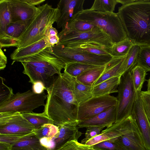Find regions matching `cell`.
I'll return each instance as SVG.
<instances>
[{"label":"cell","mask_w":150,"mask_h":150,"mask_svg":"<svg viewBox=\"0 0 150 150\" xmlns=\"http://www.w3.org/2000/svg\"><path fill=\"white\" fill-rule=\"evenodd\" d=\"M117 13L134 44L150 46V0H134L119 7Z\"/></svg>","instance_id":"2"},{"label":"cell","mask_w":150,"mask_h":150,"mask_svg":"<svg viewBox=\"0 0 150 150\" xmlns=\"http://www.w3.org/2000/svg\"><path fill=\"white\" fill-rule=\"evenodd\" d=\"M27 26L21 22L11 23L9 25L3 32L0 33V48L17 47L18 39Z\"/></svg>","instance_id":"18"},{"label":"cell","mask_w":150,"mask_h":150,"mask_svg":"<svg viewBox=\"0 0 150 150\" xmlns=\"http://www.w3.org/2000/svg\"><path fill=\"white\" fill-rule=\"evenodd\" d=\"M65 73L73 93L79 105L93 96L92 86L86 85L77 80L76 77Z\"/></svg>","instance_id":"22"},{"label":"cell","mask_w":150,"mask_h":150,"mask_svg":"<svg viewBox=\"0 0 150 150\" xmlns=\"http://www.w3.org/2000/svg\"><path fill=\"white\" fill-rule=\"evenodd\" d=\"M47 98V95L44 92L38 94L29 90L23 93L18 92L8 100L0 104V113L33 112L35 108L42 106H45V100Z\"/></svg>","instance_id":"5"},{"label":"cell","mask_w":150,"mask_h":150,"mask_svg":"<svg viewBox=\"0 0 150 150\" xmlns=\"http://www.w3.org/2000/svg\"><path fill=\"white\" fill-rule=\"evenodd\" d=\"M59 131L54 137L50 139L43 138L40 139L41 144L47 150H57L68 142L78 141L82 133L77 126L66 124L58 126Z\"/></svg>","instance_id":"11"},{"label":"cell","mask_w":150,"mask_h":150,"mask_svg":"<svg viewBox=\"0 0 150 150\" xmlns=\"http://www.w3.org/2000/svg\"><path fill=\"white\" fill-rule=\"evenodd\" d=\"M137 65L144 68L147 72L150 71V46L140 47Z\"/></svg>","instance_id":"36"},{"label":"cell","mask_w":150,"mask_h":150,"mask_svg":"<svg viewBox=\"0 0 150 150\" xmlns=\"http://www.w3.org/2000/svg\"><path fill=\"white\" fill-rule=\"evenodd\" d=\"M75 18L91 23L101 29L109 37L113 44L127 38L117 13H103L87 9L79 13Z\"/></svg>","instance_id":"4"},{"label":"cell","mask_w":150,"mask_h":150,"mask_svg":"<svg viewBox=\"0 0 150 150\" xmlns=\"http://www.w3.org/2000/svg\"><path fill=\"white\" fill-rule=\"evenodd\" d=\"M134 125V121L131 115L102 130L99 134L88 141L85 144L92 146L100 142L117 138L132 131Z\"/></svg>","instance_id":"14"},{"label":"cell","mask_w":150,"mask_h":150,"mask_svg":"<svg viewBox=\"0 0 150 150\" xmlns=\"http://www.w3.org/2000/svg\"><path fill=\"white\" fill-rule=\"evenodd\" d=\"M117 0H95L90 10L103 13L114 12Z\"/></svg>","instance_id":"34"},{"label":"cell","mask_w":150,"mask_h":150,"mask_svg":"<svg viewBox=\"0 0 150 150\" xmlns=\"http://www.w3.org/2000/svg\"><path fill=\"white\" fill-rule=\"evenodd\" d=\"M4 80L0 76V104L8 100L14 94L12 88L4 83Z\"/></svg>","instance_id":"39"},{"label":"cell","mask_w":150,"mask_h":150,"mask_svg":"<svg viewBox=\"0 0 150 150\" xmlns=\"http://www.w3.org/2000/svg\"><path fill=\"white\" fill-rule=\"evenodd\" d=\"M47 95L44 112L57 126L66 124L77 126L76 109L79 106L65 73L56 76L46 90Z\"/></svg>","instance_id":"1"},{"label":"cell","mask_w":150,"mask_h":150,"mask_svg":"<svg viewBox=\"0 0 150 150\" xmlns=\"http://www.w3.org/2000/svg\"><path fill=\"white\" fill-rule=\"evenodd\" d=\"M58 35L59 38L58 44L64 46L72 44L89 43L110 48L113 45L108 35L98 28L85 32L62 30Z\"/></svg>","instance_id":"8"},{"label":"cell","mask_w":150,"mask_h":150,"mask_svg":"<svg viewBox=\"0 0 150 150\" xmlns=\"http://www.w3.org/2000/svg\"><path fill=\"white\" fill-rule=\"evenodd\" d=\"M23 116L37 129L46 124H53V120L44 112L37 113L34 112L21 113Z\"/></svg>","instance_id":"28"},{"label":"cell","mask_w":150,"mask_h":150,"mask_svg":"<svg viewBox=\"0 0 150 150\" xmlns=\"http://www.w3.org/2000/svg\"><path fill=\"white\" fill-rule=\"evenodd\" d=\"M38 10L19 38L16 49L19 50L41 40L48 28L58 19L59 11L48 4L38 7Z\"/></svg>","instance_id":"3"},{"label":"cell","mask_w":150,"mask_h":150,"mask_svg":"<svg viewBox=\"0 0 150 150\" xmlns=\"http://www.w3.org/2000/svg\"><path fill=\"white\" fill-rule=\"evenodd\" d=\"M52 47L45 37L41 40L19 50L16 49L10 55L11 59L18 62L22 59L32 56L48 47Z\"/></svg>","instance_id":"21"},{"label":"cell","mask_w":150,"mask_h":150,"mask_svg":"<svg viewBox=\"0 0 150 150\" xmlns=\"http://www.w3.org/2000/svg\"><path fill=\"white\" fill-rule=\"evenodd\" d=\"M104 128L97 126H91L86 128L85 137L81 140V143L85 144L88 141L99 134Z\"/></svg>","instance_id":"41"},{"label":"cell","mask_w":150,"mask_h":150,"mask_svg":"<svg viewBox=\"0 0 150 150\" xmlns=\"http://www.w3.org/2000/svg\"><path fill=\"white\" fill-rule=\"evenodd\" d=\"M12 23L11 14L7 0H0V33Z\"/></svg>","instance_id":"32"},{"label":"cell","mask_w":150,"mask_h":150,"mask_svg":"<svg viewBox=\"0 0 150 150\" xmlns=\"http://www.w3.org/2000/svg\"><path fill=\"white\" fill-rule=\"evenodd\" d=\"M106 65L88 70L76 78L83 84L92 87L93 83L104 72Z\"/></svg>","instance_id":"27"},{"label":"cell","mask_w":150,"mask_h":150,"mask_svg":"<svg viewBox=\"0 0 150 150\" xmlns=\"http://www.w3.org/2000/svg\"><path fill=\"white\" fill-rule=\"evenodd\" d=\"M126 56L113 57L111 60L106 65L104 72L93 83L92 87L110 78L114 77H120L124 73L121 66Z\"/></svg>","instance_id":"24"},{"label":"cell","mask_w":150,"mask_h":150,"mask_svg":"<svg viewBox=\"0 0 150 150\" xmlns=\"http://www.w3.org/2000/svg\"><path fill=\"white\" fill-rule=\"evenodd\" d=\"M64 46L69 47L77 51H83L97 55H111L110 48L91 43L72 44Z\"/></svg>","instance_id":"26"},{"label":"cell","mask_w":150,"mask_h":150,"mask_svg":"<svg viewBox=\"0 0 150 150\" xmlns=\"http://www.w3.org/2000/svg\"><path fill=\"white\" fill-rule=\"evenodd\" d=\"M147 91H150V77L149 78V79L147 80Z\"/></svg>","instance_id":"51"},{"label":"cell","mask_w":150,"mask_h":150,"mask_svg":"<svg viewBox=\"0 0 150 150\" xmlns=\"http://www.w3.org/2000/svg\"><path fill=\"white\" fill-rule=\"evenodd\" d=\"M140 47L138 45H134L126 57L125 59L126 65L125 72L131 71L137 65L138 55Z\"/></svg>","instance_id":"37"},{"label":"cell","mask_w":150,"mask_h":150,"mask_svg":"<svg viewBox=\"0 0 150 150\" xmlns=\"http://www.w3.org/2000/svg\"><path fill=\"white\" fill-rule=\"evenodd\" d=\"M22 136H23L13 135H0V142L6 143L11 145Z\"/></svg>","instance_id":"43"},{"label":"cell","mask_w":150,"mask_h":150,"mask_svg":"<svg viewBox=\"0 0 150 150\" xmlns=\"http://www.w3.org/2000/svg\"><path fill=\"white\" fill-rule=\"evenodd\" d=\"M10 150H47L33 132L21 137L11 144Z\"/></svg>","instance_id":"23"},{"label":"cell","mask_w":150,"mask_h":150,"mask_svg":"<svg viewBox=\"0 0 150 150\" xmlns=\"http://www.w3.org/2000/svg\"><path fill=\"white\" fill-rule=\"evenodd\" d=\"M84 0H61L57 7L59 14L56 23L58 28H64L70 21L82 11Z\"/></svg>","instance_id":"16"},{"label":"cell","mask_w":150,"mask_h":150,"mask_svg":"<svg viewBox=\"0 0 150 150\" xmlns=\"http://www.w3.org/2000/svg\"><path fill=\"white\" fill-rule=\"evenodd\" d=\"M131 72L136 92L141 91L144 83L146 80L147 71L142 67L137 65Z\"/></svg>","instance_id":"33"},{"label":"cell","mask_w":150,"mask_h":150,"mask_svg":"<svg viewBox=\"0 0 150 150\" xmlns=\"http://www.w3.org/2000/svg\"><path fill=\"white\" fill-rule=\"evenodd\" d=\"M88 150H95V149H92V147L90 149Z\"/></svg>","instance_id":"52"},{"label":"cell","mask_w":150,"mask_h":150,"mask_svg":"<svg viewBox=\"0 0 150 150\" xmlns=\"http://www.w3.org/2000/svg\"><path fill=\"white\" fill-rule=\"evenodd\" d=\"M134 0H117L118 3H120L122 5L127 4L133 1Z\"/></svg>","instance_id":"50"},{"label":"cell","mask_w":150,"mask_h":150,"mask_svg":"<svg viewBox=\"0 0 150 150\" xmlns=\"http://www.w3.org/2000/svg\"><path fill=\"white\" fill-rule=\"evenodd\" d=\"M99 66H100L74 62L65 64L64 72L76 77L88 70Z\"/></svg>","instance_id":"31"},{"label":"cell","mask_w":150,"mask_h":150,"mask_svg":"<svg viewBox=\"0 0 150 150\" xmlns=\"http://www.w3.org/2000/svg\"><path fill=\"white\" fill-rule=\"evenodd\" d=\"M54 55L64 63L77 62L98 66L106 65L112 59L111 55H99L57 44L52 47Z\"/></svg>","instance_id":"7"},{"label":"cell","mask_w":150,"mask_h":150,"mask_svg":"<svg viewBox=\"0 0 150 150\" xmlns=\"http://www.w3.org/2000/svg\"><path fill=\"white\" fill-rule=\"evenodd\" d=\"M134 45L128 38L116 44H114L110 48V54L113 57H123L129 53Z\"/></svg>","instance_id":"30"},{"label":"cell","mask_w":150,"mask_h":150,"mask_svg":"<svg viewBox=\"0 0 150 150\" xmlns=\"http://www.w3.org/2000/svg\"><path fill=\"white\" fill-rule=\"evenodd\" d=\"M32 65L44 68L56 72L57 75L61 74L65 64L57 57L52 51V47H48L39 53L31 57L20 60Z\"/></svg>","instance_id":"13"},{"label":"cell","mask_w":150,"mask_h":150,"mask_svg":"<svg viewBox=\"0 0 150 150\" xmlns=\"http://www.w3.org/2000/svg\"><path fill=\"white\" fill-rule=\"evenodd\" d=\"M117 98L109 95L93 96L80 104L76 113L79 122L93 117L111 107L117 106Z\"/></svg>","instance_id":"9"},{"label":"cell","mask_w":150,"mask_h":150,"mask_svg":"<svg viewBox=\"0 0 150 150\" xmlns=\"http://www.w3.org/2000/svg\"><path fill=\"white\" fill-rule=\"evenodd\" d=\"M7 58L1 48H0V70L4 69L7 63Z\"/></svg>","instance_id":"45"},{"label":"cell","mask_w":150,"mask_h":150,"mask_svg":"<svg viewBox=\"0 0 150 150\" xmlns=\"http://www.w3.org/2000/svg\"><path fill=\"white\" fill-rule=\"evenodd\" d=\"M46 90L47 89L44 85L41 82H37L33 84V91L36 94L42 93L44 92L45 90Z\"/></svg>","instance_id":"44"},{"label":"cell","mask_w":150,"mask_h":150,"mask_svg":"<svg viewBox=\"0 0 150 150\" xmlns=\"http://www.w3.org/2000/svg\"><path fill=\"white\" fill-rule=\"evenodd\" d=\"M98 28L91 23L75 18L69 21L62 29V30L85 32L91 30Z\"/></svg>","instance_id":"29"},{"label":"cell","mask_w":150,"mask_h":150,"mask_svg":"<svg viewBox=\"0 0 150 150\" xmlns=\"http://www.w3.org/2000/svg\"><path fill=\"white\" fill-rule=\"evenodd\" d=\"M57 35H58L57 30L52 25H51L47 29L45 37H47Z\"/></svg>","instance_id":"47"},{"label":"cell","mask_w":150,"mask_h":150,"mask_svg":"<svg viewBox=\"0 0 150 150\" xmlns=\"http://www.w3.org/2000/svg\"><path fill=\"white\" fill-rule=\"evenodd\" d=\"M141 93L144 109L150 122V91H141Z\"/></svg>","instance_id":"42"},{"label":"cell","mask_w":150,"mask_h":150,"mask_svg":"<svg viewBox=\"0 0 150 150\" xmlns=\"http://www.w3.org/2000/svg\"><path fill=\"white\" fill-rule=\"evenodd\" d=\"M134 125L132 131L110 140H115L120 144L125 150H146L134 120Z\"/></svg>","instance_id":"20"},{"label":"cell","mask_w":150,"mask_h":150,"mask_svg":"<svg viewBox=\"0 0 150 150\" xmlns=\"http://www.w3.org/2000/svg\"><path fill=\"white\" fill-rule=\"evenodd\" d=\"M24 69L23 73L29 78V82L33 84L38 81L42 82L47 89L53 83L57 73L44 68L37 67L27 63L21 62Z\"/></svg>","instance_id":"17"},{"label":"cell","mask_w":150,"mask_h":150,"mask_svg":"<svg viewBox=\"0 0 150 150\" xmlns=\"http://www.w3.org/2000/svg\"><path fill=\"white\" fill-rule=\"evenodd\" d=\"M10 9L12 23L21 22L28 24L37 12L38 8L25 0H7Z\"/></svg>","instance_id":"15"},{"label":"cell","mask_w":150,"mask_h":150,"mask_svg":"<svg viewBox=\"0 0 150 150\" xmlns=\"http://www.w3.org/2000/svg\"><path fill=\"white\" fill-rule=\"evenodd\" d=\"M117 104L116 122L121 121L132 113L136 95L131 71L120 77L118 87Z\"/></svg>","instance_id":"6"},{"label":"cell","mask_w":150,"mask_h":150,"mask_svg":"<svg viewBox=\"0 0 150 150\" xmlns=\"http://www.w3.org/2000/svg\"><path fill=\"white\" fill-rule=\"evenodd\" d=\"M96 150H125L123 147L115 140H109L100 142L92 146Z\"/></svg>","instance_id":"38"},{"label":"cell","mask_w":150,"mask_h":150,"mask_svg":"<svg viewBox=\"0 0 150 150\" xmlns=\"http://www.w3.org/2000/svg\"><path fill=\"white\" fill-rule=\"evenodd\" d=\"M141 91L136 92L131 115L139 130L146 150H150V122L144 109Z\"/></svg>","instance_id":"12"},{"label":"cell","mask_w":150,"mask_h":150,"mask_svg":"<svg viewBox=\"0 0 150 150\" xmlns=\"http://www.w3.org/2000/svg\"><path fill=\"white\" fill-rule=\"evenodd\" d=\"M92 147L79 143L78 141H71L67 142L57 150H88Z\"/></svg>","instance_id":"40"},{"label":"cell","mask_w":150,"mask_h":150,"mask_svg":"<svg viewBox=\"0 0 150 150\" xmlns=\"http://www.w3.org/2000/svg\"><path fill=\"white\" fill-rule=\"evenodd\" d=\"M117 106L111 107L92 118L79 122L78 127L86 128L97 126L105 128L111 126L116 122Z\"/></svg>","instance_id":"19"},{"label":"cell","mask_w":150,"mask_h":150,"mask_svg":"<svg viewBox=\"0 0 150 150\" xmlns=\"http://www.w3.org/2000/svg\"><path fill=\"white\" fill-rule=\"evenodd\" d=\"M25 1L29 4L35 6L45 1V0H25Z\"/></svg>","instance_id":"49"},{"label":"cell","mask_w":150,"mask_h":150,"mask_svg":"<svg viewBox=\"0 0 150 150\" xmlns=\"http://www.w3.org/2000/svg\"><path fill=\"white\" fill-rule=\"evenodd\" d=\"M35 129L34 126L21 113H0V135L24 136L33 132Z\"/></svg>","instance_id":"10"},{"label":"cell","mask_w":150,"mask_h":150,"mask_svg":"<svg viewBox=\"0 0 150 150\" xmlns=\"http://www.w3.org/2000/svg\"><path fill=\"white\" fill-rule=\"evenodd\" d=\"M58 126L52 124H46L33 132L40 139L43 138L50 139L55 136L59 132Z\"/></svg>","instance_id":"35"},{"label":"cell","mask_w":150,"mask_h":150,"mask_svg":"<svg viewBox=\"0 0 150 150\" xmlns=\"http://www.w3.org/2000/svg\"><path fill=\"white\" fill-rule=\"evenodd\" d=\"M11 145L10 144L0 142V150H10Z\"/></svg>","instance_id":"48"},{"label":"cell","mask_w":150,"mask_h":150,"mask_svg":"<svg viewBox=\"0 0 150 150\" xmlns=\"http://www.w3.org/2000/svg\"><path fill=\"white\" fill-rule=\"evenodd\" d=\"M120 77H114L106 80L92 87L93 96H98L118 93Z\"/></svg>","instance_id":"25"},{"label":"cell","mask_w":150,"mask_h":150,"mask_svg":"<svg viewBox=\"0 0 150 150\" xmlns=\"http://www.w3.org/2000/svg\"><path fill=\"white\" fill-rule=\"evenodd\" d=\"M45 37L49 43L52 46V47L58 44L59 42V38L58 35Z\"/></svg>","instance_id":"46"}]
</instances>
